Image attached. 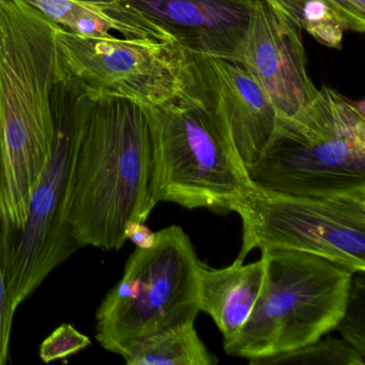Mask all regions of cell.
Masks as SVG:
<instances>
[{
  "instance_id": "cell-14",
  "label": "cell",
  "mask_w": 365,
  "mask_h": 365,
  "mask_svg": "<svg viewBox=\"0 0 365 365\" xmlns=\"http://www.w3.org/2000/svg\"><path fill=\"white\" fill-rule=\"evenodd\" d=\"M128 365H215L194 322L173 327L136 341L123 354Z\"/></svg>"
},
{
  "instance_id": "cell-20",
  "label": "cell",
  "mask_w": 365,
  "mask_h": 365,
  "mask_svg": "<svg viewBox=\"0 0 365 365\" xmlns=\"http://www.w3.org/2000/svg\"><path fill=\"white\" fill-rule=\"evenodd\" d=\"M16 309L12 307L9 292L6 283L1 260H0V365L9 360L10 337Z\"/></svg>"
},
{
  "instance_id": "cell-2",
  "label": "cell",
  "mask_w": 365,
  "mask_h": 365,
  "mask_svg": "<svg viewBox=\"0 0 365 365\" xmlns=\"http://www.w3.org/2000/svg\"><path fill=\"white\" fill-rule=\"evenodd\" d=\"M157 204L155 143L146 104L120 97L93 99L68 209L78 245L121 249L128 224L145 223Z\"/></svg>"
},
{
  "instance_id": "cell-17",
  "label": "cell",
  "mask_w": 365,
  "mask_h": 365,
  "mask_svg": "<svg viewBox=\"0 0 365 365\" xmlns=\"http://www.w3.org/2000/svg\"><path fill=\"white\" fill-rule=\"evenodd\" d=\"M364 365V356L345 339L328 337L285 354L257 361L253 365Z\"/></svg>"
},
{
  "instance_id": "cell-21",
  "label": "cell",
  "mask_w": 365,
  "mask_h": 365,
  "mask_svg": "<svg viewBox=\"0 0 365 365\" xmlns=\"http://www.w3.org/2000/svg\"><path fill=\"white\" fill-rule=\"evenodd\" d=\"M345 23L349 31L363 34L365 29V12L360 11L350 0H328Z\"/></svg>"
},
{
  "instance_id": "cell-10",
  "label": "cell",
  "mask_w": 365,
  "mask_h": 365,
  "mask_svg": "<svg viewBox=\"0 0 365 365\" xmlns=\"http://www.w3.org/2000/svg\"><path fill=\"white\" fill-rule=\"evenodd\" d=\"M99 5L125 39L236 55L253 0H108Z\"/></svg>"
},
{
  "instance_id": "cell-7",
  "label": "cell",
  "mask_w": 365,
  "mask_h": 365,
  "mask_svg": "<svg viewBox=\"0 0 365 365\" xmlns=\"http://www.w3.org/2000/svg\"><path fill=\"white\" fill-rule=\"evenodd\" d=\"M200 262L178 225L155 232L148 249L136 247L96 312L102 348L123 356L136 341L194 322L200 312Z\"/></svg>"
},
{
  "instance_id": "cell-3",
  "label": "cell",
  "mask_w": 365,
  "mask_h": 365,
  "mask_svg": "<svg viewBox=\"0 0 365 365\" xmlns=\"http://www.w3.org/2000/svg\"><path fill=\"white\" fill-rule=\"evenodd\" d=\"M249 175L257 189L288 195L365 194L364 101L318 89L300 112L277 117Z\"/></svg>"
},
{
  "instance_id": "cell-5",
  "label": "cell",
  "mask_w": 365,
  "mask_h": 365,
  "mask_svg": "<svg viewBox=\"0 0 365 365\" xmlns=\"http://www.w3.org/2000/svg\"><path fill=\"white\" fill-rule=\"evenodd\" d=\"M146 106L157 202L234 212L255 191L230 130L179 82L172 97Z\"/></svg>"
},
{
  "instance_id": "cell-11",
  "label": "cell",
  "mask_w": 365,
  "mask_h": 365,
  "mask_svg": "<svg viewBox=\"0 0 365 365\" xmlns=\"http://www.w3.org/2000/svg\"><path fill=\"white\" fill-rule=\"evenodd\" d=\"M170 46L176 55L179 84L227 127L249 172L277 125L270 98L237 55L204 54Z\"/></svg>"
},
{
  "instance_id": "cell-16",
  "label": "cell",
  "mask_w": 365,
  "mask_h": 365,
  "mask_svg": "<svg viewBox=\"0 0 365 365\" xmlns=\"http://www.w3.org/2000/svg\"><path fill=\"white\" fill-rule=\"evenodd\" d=\"M294 22L326 48L341 50L345 23L328 0H273Z\"/></svg>"
},
{
  "instance_id": "cell-6",
  "label": "cell",
  "mask_w": 365,
  "mask_h": 365,
  "mask_svg": "<svg viewBox=\"0 0 365 365\" xmlns=\"http://www.w3.org/2000/svg\"><path fill=\"white\" fill-rule=\"evenodd\" d=\"M264 283L226 354L250 364L315 343L336 329L354 273L327 258L294 250H264Z\"/></svg>"
},
{
  "instance_id": "cell-22",
  "label": "cell",
  "mask_w": 365,
  "mask_h": 365,
  "mask_svg": "<svg viewBox=\"0 0 365 365\" xmlns=\"http://www.w3.org/2000/svg\"><path fill=\"white\" fill-rule=\"evenodd\" d=\"M125 236L127 240L132 241L136 247L140 249H148L155 240V232H151L148 226L140 222H131L128 224Z\"/></svg>"
},
{
  "instance_id": "cell-18",
  "label": "cell",
  "mask_w": 365,
  "mask_h": 365,
  "mask_svg": "<svg viewBox=\"0 0 365 365\" xmlns=\"http://www.w3.org/2000/svg\"><path fill=\"white\" fill-rule=\"evenodd\" d=\"M336 329L346 341L365 356V272L352 275L345 312Z\"/></svg>"
},
{
  "instance_id": "cell-1",
  "label": "cell",
  "mask_w": 365,
  "mask_h": 365,
  "mask_svg": "<svg viewBox=\"0 0 365 365\" xmlns=\"http://www.w3.org/2000/svg\"><path fill=\"white\" fill-rule=\"evenodd\" d=\"M59 29L23 0H0V223L16 230L52 153Z\"/></svg>"
},
{
  "instance_id": "cell-19",
  "label": "cell",
  "mask_w": 365,
  "mask_h": 365,
  "mask_svg": "<svg viewBox=\"0 0 365 365\" xmlns=\"http://www.w3.org/2000/svg\"><path fill=\"white\" fill-rule=\"evenodd\" d=\"M91 345L88 336L76 330L72 324H63L42 341L40 358L46 363L63 360Z\"/></svg>"
},
{
  "instance_id": "cell-15",
  "label": "cell",
  "mask_w": 365,
  "mask_h": 365,
  "mask_svg": "<svg viewBox=\"0 0 365 365\" xmlns=\"http://www.w3.org/2000/svg\"><path fill=\"white\" fill-rule=\"evenodd\" d=\"M31 7L74 34L108 36L116 31L112 19L100 7L99 3L84 0H23Z\"/></svg>"
},
{
  "instance_id": "cell-13",
  "label": "cell",
  "mask_w": 365,
  "mask_h": 365,
  "mask_svg": "<svg viewBox=\"0 0 365 365\" xmlns=\"http://www.w3.org/2000/svg\"><path fill=\"white\" fill-rule=\"evenodd\" d=\"M264 270L262 257L249 264L236 259L221 269L200 262V311L212 317L223 335L224 345L238 335L251 316L264 283Z\"/></svg>"
},
{
  "instance_id": "cell-9",
  "label": "cell",
  "mask_w": 365,
  "mask_h": 365,
  "mask_svg": "<svg viewBox=\"0 0 365 365\" xmlns=\"http://www.w3.org/2000/svg\"><path fill=\"white\" fill-rule=\"evenodd\" d=\"M57 53L61 69L73 76L91 99L120 97L157 104L178 88V65L170 44L80 35L61 27Z\"/></svg>"
},
{
  "instance_id": "cell-23",
  "label": "cell",
  "mask_w": 365,
  "mask_h": 365,
  "mask_svg": "<svg viewBox=\"0 0 365 365\" xmlns=\"http://www.w3.org/2000/svg\"><path fill=\"white\" fill-rule=\"evenodd\" d=\"M360 11L365 12V0H350Z\"/></svg>"
},
{
  "instance_id": "cell-24",
  "label": "cell",
  "mask_w": 365,
  "mask_h": 365,
  "mask_svg": "<svg viewBox=\"0 0 365 365\" xmlns=\"http://www.w3.org/2000/svg\"><path fill=\"white\" fill-rule=\"evenodd\" d=\"M84 1H91V3H102V1H108V0H84Z\"/></svg>"
},
{
  "instance_id": "cell-4",
  "label": "cell",
  "mask_w": 365,
  "mask_h": 365,
  "mask_svg": "<svg viewBox=\"0 0 365 365\" xmlns=\"http://www.w3.org/2000/svg\"><path fill=\"white\" fill-rule=\"evenodd\" d=\"M93 99L59 65L52 91L54 140L22 230L0 223V260L14 309L78 249L68 221L72 177Z\"/></svg>"
},
{
  "instance_id": "cell-12",
  "label": "cell",
  "mask_w": 365,
  "mask_h": 365,
  "mask_svg": "<svg viewBox=\"0 0 365 365\" xmlns=\"http://www.w3.org/2000/svg\"><path fill=\"white\" fill-rule=\"evenodd\" d=\"M302 34L294 19L273 0H253L249 27L236 53L282 118L300 112L318 93L307 73Z\"/></svg>"
},
{
  "instance_id": "cell-8",
  "label": "cell",
  "mask_w": 365,
  "mask_h": 365,
  "mask_svg": "<svg viewBox=\"0 0 365 365\" xmlns=\"http://www.w3.org/2000/svg\"><path fill=\"white\" fill-rule=\"evenodd\" d=\"M234 212L242 220L241 262L254 249L294 250L365 272V194L288 195L256 187Z\"/></svg>"
}]
</instances>
